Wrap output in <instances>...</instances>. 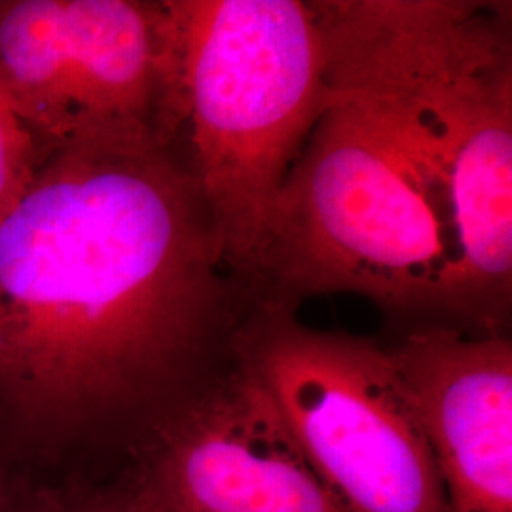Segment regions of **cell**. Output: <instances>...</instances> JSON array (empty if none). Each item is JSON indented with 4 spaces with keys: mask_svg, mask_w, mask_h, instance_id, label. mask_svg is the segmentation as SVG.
Instances as JSON below:
<instances>
[{
    "mask_svg": "<svg viewBox=\"0 0 512 512\" xmlns=\"http://www.w3.org/2000/svg\"><path fill=\"white\" fill-rule=\"evenodd\" d=\"M249 308L154 135L46 152L0 224V458L42 484L124 471L234 359Z\"/></svg>",
    "mask_w": 512,
    "mask_h": 512,
    "instance_id": "obj_1",
    "label": "cell"
},
{
    "mask_svg": "<svg viewBox=\"0 0 512 512\" xmlns=\"http://www.w3.org/2000/svg\"><path fill=\"white\" fill-rule=\"evenodd\" d=\"M325 92L355 110L458 243L471 334H505L512 294L509 8L311 2Z\"/></svg>",
    "mask_w": 512,
    "mask_h": 512,
    "instance_id": "obj_2",
    "label": "cell"
},
{
    "mask_svg": "<svg viewBox=\"0 0 512 512\" xmlns=\"http://www.w3.org/2000/svg\"><path fill=\"white\" fill-rule=\"evenodd\" d=\"M156 135L198 184L228 272L253 294L275 209L325 95L298 0H164Z\"/></svg>",
    "mask_w": 512,
    "mask_h": 512,
    "instance_id": "obj_3",
    "label": "cell"
},
{
    "mask_svg": "<svg viewBox=\"0 0 512 512\" xmlns=\"http://www.w3.org/2000/svg\"><path fill=\"white\" fill-rule=\"evenodd\" d=\"M234 355L342 512H444L416 406L387 346L255 302Z\"/></svg>",
    "mask_w": 512,
    "mask_h": 512,
    "instance_id": "obj_4",
    "label": "cell"
},
{
    "mask_svg": "<svg viewBox=\"0 0 512 512\" xmlns=\"http://www.w3.org/2000/svg\"><path fill=\"white\" fill-rule=\"evenodd\" d=\"M0 97L44 152L158 137L160 2L0 0Z\"/></svg>",
    "mask_w": 512,
    "mask_h": 512,
    "instance_id": "obj_5",
    "label": "cell"
},
{
    "mask_svg": "<svg viewBox=\"0 0 512 512\" xmlns=\"http://www.w3.org/2000/svg\"><path fill=\"white\" fill-rule=\"evenodd\" d=\"M122 473L148 512H342L236 355Z\"/></svg>",
    "mask_w": 512,
    "mask_h": 512,
    "instance_id": "obj_6",
    "label": "cell"
},
{
    "mask_svg": "<svg viewBox=\"0 0 512 512\" xmlns=\"http://www.w3.org/2000/svg\"><path fill=\"white\" fill-rule=\"evenodd\" d=\"M416 406L444 512H512V344L414 325L387 346Z\"/></svg>",
    "mask_w": 512,
    "mask_h": 512,
    "instance_id": "obj_7",
    "label": "cell"
},
{
    "mask_svg": "<svg viewBox=\"0 0 512 512\" xmlns=\"http://www.w3.org/2000/svg\"><path fill=\"white\" fill-rule=\"evenodd\" d=\"M33 512H148L126 473L42 484Z\"/></svg>",
    "mask_w": 512,
    "mask_h": 512,
    "instance_id": "obj_8",
    "label": "cell"
},
{
    "mask_svg": "<svg viewBox=\"0 0 512 512\" xmlns=\"http://www.w3.org/2000/svg\"><path fill=\"white\" fill-rule=\"evenodd\" d=\"M44 154L33 133L0 97V224L25 194Z\"/></svg>",
    "mask_w": 512,
    "mask_h": 512,
    "instance_id": "obj_9",
    "label": "cell"
},
{
    "mask_svg": "<svg viewBox=\"0 0 512 512\" xmlns=\"http://www.w3.org/2000/svg\"><path fill=\"white\" fill-rule=\"evenodd\" d=\"M42 482L0 458V512H33Z\"/></svg>",
    "mask_w": 512,
    "mask_h": 512,
    "instance_id": "obj_10",
    "label": "cell"
}]
</instances>
